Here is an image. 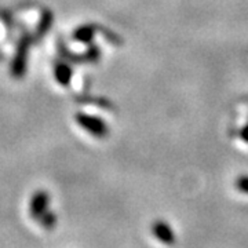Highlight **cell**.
<instances>
[{"label":"cell","mask_w":248,"mask_h":248,"mask_svg":"<svg viewBox=\"0 0 248 248\" xmlns=\"http://www.w3.org/2000/svg\"><path fill=\"white\" fill-rule=\"evenodd\" d=\"M0 17H1V19H3V24H4V27H6V29H7V32L11 33V32H13V27H14L11 13H9V11H1Z\"/></svg>","instance_id":"cell-10"},{"label":"cell","mask_w":248,"mask_h":248,"mask_svg":"<svg viewBox=\"0 0 248 248\" xmlns=\"http://www.w3.org/2000/svg\"><path fill=\"white\" fill-rule=\"evenodd\" d=\"M37 221L40 222V225L45 229H53L54 226L57 225V215L53 211H46Z\"/></svg>","instance_id":"cell-8"},{"label":"cell","mask_w":248,"mask_h":248,"mask_svg":"<svg viewBox=\"0 0 248 248\" xmlns=\"http://www.w3.org/2000/svg\"><path fill=\"white\" fill-rule=\"evenodd\" d=\"M75 119H76V123L79 124V127H81L84 131H87V134H90L94 138L104 140L109 135V125L105 120H102L98 116L79 112V113H76Z\"/></svg>","instance_id":"cell-2"},{"label":"cell","mask_w":248,"mask_h":248,"mask_svg":"<svg viewBox=\"0 0 248 248\" xmlns=\"http://www.w3.org/2000/svg\"><path fill=\"white\" fill-rule=\"evenodd\" d=\"M234 186H236V189H237L239 192L244 193V195H248V175H240V177L236 179Z\"/></svg>","instance_id":"cell-9"},{"label":"cell","mask_w":248,"mask_h":248,"mask_svg":"<svg viewBox=\"0 0 248 248\" xmlns=\"http://www.w3.org/2000/svg\"><path fill=\"white\" fill-rule=\"evenodd\" d=\"M95 29H97V27L93 25V24L81 25L73 32V40L83 43V45H90L93 42L94 36H95Z\"/></svg>","instance_id":"cell-7"},{"label":"cell","mask_w":248,"mask_h":248,"mask_svg":"<svg viewBox=\"0 0 248 248\" xmlns=\"http://www.w3.org/2000/svg\"><path fill=\"white\" fill-rule=\"evenodd\" d=\"M54 24V14L51 10L45 9L42 13H40V17H39V21H37V25H36L35 33H33V37H35V42L37 40H42L48 32L50 29L53 28Z\"/></svg>","instance_id":"cell-6"},{"label":"cell","mask_w":248,"mask_h":248,"mask_svg":"<svg viewBox=\"0 0 248 248\" xmlns=\"http://www.w3.org/2000/svg\"><path fill=\"white\" fill-rule=\"evenodd\" d=\"M1 60H3V54L0 53V61H1Z\"/></svg>","instance_id":"cell-12"},{"label":"cell","mask_w":248,"mask_h":248,"mask_svg":"<svg viewBox=\"0 0 248 248\" xmlns=\"http://www.w3.org/2000/svg\"><path fill=\"white\" fill-rule=\"evenodd\" d=\"M54 78L57 80V83L62 87H69L73 79V68L66 60H60L54 63Z\"/></svg>","instance_id":"cell-3"},{"label":"cell","mask_w":248,"mask_h":248,"mask_svg":"<svg viewBox=\"0 0 248 248\" xmlns=\"http://www.w3.org/2000/svg\"><path fill=\"white\" fill-rule=\"evenodd\" d=\"M241 138H243V141L248 142V124L241 130Z\"/></svg>","instance_id":"cell-11"},{"label":"cell","mask_w":248,"mask_h":248,"mask_svg":"<svg viewBox=\"0 0 248 248\" xmlns=\"http://www.w3.org/2000/svg\"><path fill=\"white\" fill-rule=\"evenodd\" d=\"M152 233L156 239L166 246H172L175 243V234L167 222L156 221L152 226Z\"/></svg>","instance_id":"cell-5"},{"label":"cell","mask_w":248,"mask_h":248,"mask_svg":"<svg viewBox=\"0 0 248 248\" xmlns=\"http://www.w3.org/2000/svg\"><path fill=\"white\" fill-rule=\"evenodd\" d=\"M35 43V37L29 32H24L19 36L16 47V53L11 61L10 72L11 76L14 79H22L25 76L28 71V62H29V53H31V47Z\"/></svg>","instance_id":"cell-1"},{"label":"cell","mask_w":248,"mask_h":248,"mask_svg":"<svg viewBox=\"0 0 248 248\" xmlns=\"http://www.w3.org/2000/svg\"><path fill=\"white\" fill-rule=\"evenodd\" d=\"M48 204H50V195L46 190H37L35 195L32 196L31 205H29L31 217L39 219L47 211Z\"/></svg>","instance_id":"cell-4"}]
</instances>
